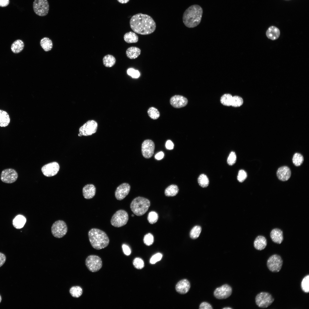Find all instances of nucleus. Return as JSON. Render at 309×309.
Instances as JSON below:
<instances>
[{
  "label": "nucleus",
  "mask_w": 309,
  "mask_h": 309,
  "mask_svg": "<svg viewBox=\"0 0 309 309\" xmlns=\"http://www.w3.org/2000/svg\"><path fill=\"white\" fill-rule=\"evenodd\" d=\"M98 124L95 120H90L82 126L79 128L78 136H88L92 135L96 131Z\"/></svg>",
  "instance_id": "nucleus-11"
},
{
  "label": "nucleus",
  "mask_w": 309,
  "mask_h": 309,
  "mask_svg": "<svg viewBox=\"0 0 309 309\" xmlns=\"http://www.w3.org/2000/svg\"><path fill=\"white\" fill-rule=\"evenodd\" d=\"M158 219V215L155 212L152 211L148 214L147 219L150 224H153L156 223Z\"/></svg>",
  "instance_id": "nucleus-40"
},
{
  "label": "nucleus",
  "mask_w": 309,
  "mask_h": 309,
  "mask_svg": "<svg viewBox=\"0 0 309 309\" xmlns=\"http://www.w3.org/2000/svg\"><path fill=\"white\" fill-rule=\"evenodd\" d=\"M304 161V158L302 155L300 153H295L293 157L292 161L293 164L296 166L301 165Z\"/></svg>",
  "instance_id": "nucleus-36"
},
{
  "label": "nucleus",
  "mask_w": 309,
  "mask_h": 309,
  "mask_svg": "<svg viewBox=\"0 0 309 309\" xmlns=\"http://www.w3.org/2000/svg\"><path fill=\"white\" fill-rule=\"evenodd\" d=\"M274 299L269 293L262 292L258 294L255 298L256 305L259 307L265 308L270 306Z\"/></svg>",
  "instance_id": "nucleus-7"
},
{
  "label": "nucleus",
  "mask_w": 309,
  "mask_h": 309,
  "mask_svg": "<svg viewBox=\"0 0 309 309\" xmlns=\"http://www.w3.org/2000/svg\"><path fill=\"white\" fill-rule=\"evenodd\" d=\"M283 263V260L279 255L274 254L268 258L267 265L270 271L273 272H277L281 269Z\"/></svg>",
  "instance_id": "nucleus-10"
},
{
  "label": "nucleus",
  "mask_w": 309,
  "mask_h": 309,
  "mask_svg": "<svg viewBox=\"0 0 309 309\" xmlns=\"http://www.w3.org/2000/svg\"><path fill=\"white\" fill-rule=\"evenodd\" d=\"M236 156L235 152L232 151L230 153L227 159V164L229 165H232L235 163Z\"/></svg>",
  "instance_id": "nucleus-43"
},
{
  "label": "nucleus",
  "mask_w": 309,
  "mask_h": 309,
  "mask_svg": "<svg viewBox=\"0 0 309 309\" xmlns=\"http://www.w3.org/2000/svg\"><path fill=\"white\" fill-rule=\"evenodd\" d=\"M51 230L52 235L54 237L59 238L63 237L66 234L68 228L64 221L59 220L53 224Z\"/></svg>",
  "instance_id": "nucleus-8"
},
{
  "label": "nucleus",
  "mask_w": 309,
  "mask_h": 309,
  "mask_svg": "<svg viewBox=\"0 0 309 309\" xmlns=\"http://www.w3.org/2000/svg\"><path fill=\"white\" fill-rule=\"evenodd\" d=\"M23 42L20 39H17L14 41L11 45V49L14 53L17 54L21 52L24 47Z\"/></svg>",
  "instance_id": "nucleus-28"
},
{
  "label": "nucleus",
  "mask_w": 309,
  "mask_h": 309,
  "mask_svg": "<svg viewBox=\"0 0 309 309\" xmlns=\"http://www.w3.org/2000/svg\"><path fill=\"white\" fill-rule=\"evenodd\" d=\"M133 264L134 267L138 269H141L144 266L143 260L140 258H135L133 261Z\"/></svg>",
  "instance_id": "nucleus-41"
},
{
  "label": "nucleus",
  "mask_w": 309,
  "mask_h": 309,
  "mask_svg": "<svg viewBox=\"0 0 309 309\" xmlns=\"http://www.w3.org/2000/svg\"><path fill=\"white\" fill-rule=\"evenodd\" d=\"M96 188L93 184H87L82 189V193L84 197L86 199H90L95 196Z\"/></svg>",
  "instance_id": "nucleus-20"
},
{
  "label": "nucleus",
  "mask_w": 309,
  "mask_h": 309,
  "mask_svg": "<svg viewBox=\"0 0 309 309\" xmlns=\"http://www.w3.org/2000/svg\"><path fill=\"white\" fill-rule=\"evenodd\" d=\"M89 241L93 248L97 250L104 248L109 243V239L105 232L97 228H92L88 232Z\"/></svg>",
  "instance_id": "nucleus-3"
},
{
  "label": "nucleus",
  "mask_w": 309,
  "mask_h": 309,
  "mask_svg": "<svg viewBox=\"0 0 309 309\" xmlns=\"http://www.w3.org/2000/svg\"><path fill=\"white\" fill-rule=\"evenodd\" d=\"M128 74L134 78H137L140 76L139 72L132 68H129L127 70Z\"/></svg>",
  "instance_id": "nucleus-45"
},
{
  "label": "nucleus",
  "mask_w": 309,
  "mask_h": 309,
  "mask_svg": "<svg viewBox=\"0 0 309 309\" xmlns=\"http://www.w3.org/2000/svg\"><path fill=\"white\" fill-rule=\"evenodd\" d=\"M198 182L199 185L202 187H207L209 183L208 178L204 174H201L199 176L198 178Z\"/></svg>",
  "instance_id": "nucleus-35"
},
{
  "label": "nucleus",
  "mask_w": 309,
  "mask_h": 309,
  "mask_svg": "<svg viewBox=\"0 0 309 309\" xmlns=\"http://www.w3.org/2000/svg\"><path fill=\"white\" fill-rule=\"evenodd\" d=\"M141 50L139 48L132 46L128 48L126 51V54L127 57L131 59L137 58L140 54Z\"/></svg>",
  "instance_id": "nucleus-24"
},
{
  "label": "nucleus",
  "mask_w": 309,
  "mask_h": 309,
  "mask_svg": "<svg viewBox=\"0 0 309 309\" xmlns=\"http://www.w3.org/2000/svg\"><path fill=\"white\" fill-rule=\"evenodd\" d=\"M134 215H133V214H132V217H134Z\"/></svg>",
  "instance_id": "nucleus-56"
},
{
  "label": "nucleus",
  "mask_w": 309,
  "mask_h": 309,
  "mask_svg": "<svg viewBox=\"0 0 309 309\" xmlns=\"http://www.w3.org/2000/svg\"><path fill=\"white\" fill-rule=\"evenodd\" d=\"M203 13V10L201 6L197 4L191 5L183 13V23L188 28L195 27L201 22Z\"/></svg>",
  "instance_id": "nucleus-2"
},
{
  "label": "nucleus",
  "mask_w": 309,
  "mask_h": 309,
  "mask_svg": "<svg viewBox=\"0 0 309 309\" xmlns=\"http://www.w3.org/2000/svg\"><path fill=\"white\" fill-rule=\"evenodd\" d=\"M188 102L187 99L180 95H175L172 96L170 100L171 105L173 107L179 108L186 106Z\"/></svg>",
  "instance_id": "nucleus-17"
},
{
  "label": "nucleus",
  "mask_w": 309,
  "mask_h": 309,
  "mask_svg": "<svg viewBox=\"0 0 309 309\" xmlns=\"http://www.w3.org/2000/svg\"><path fill=\"white\" fill-rule=\"evenodd\" d=\"M190 284L189 281L184 279L181 280L177 284L175 289L177 292L181 294L187 293L189 290Z\"/></svg>",
  "instance_id": "nucleus-18"
},
{
  "label": "nucleus",
  "mask_w": 309,
  "mask_h": 309,
  "mask_svg": "<svg viewBox=\"0 0 309 309\" xmlns=\"http://www.w3.org/2000/svg\"><path fill=\"white\" fill-rule=\"evenodd\" d=\"M301 288L303 292L306 293L309 292V275L306 276L302 279L301 283Z\"/></svg>",
  "instance_id": "nucleus-38"
},
{
  "label": "nucleus",
  "mask_w": 309,
  "mask_h": 309,
  "mask_svg": "<svg viewBox=\"0 0 309 309\" xmlns=\"http://www.w3.org/2000/svg\"><path fill=\"white\" fill-rule=\"evenodd\" d=\"M147 113L151 119L156 120L160 116V113L156 108L151 107L149 108L147 110Z\"/></svg>",
  "instance_id": "nucleus-33"
},
{
  "label": "nucleus",
  "mask_w": 309,
  "mask_h": 309,
  "mask_svg": "<svg viewBox=\"0 0 309 309\" xmlns=\"http://www.w3.org/2000/svg\"><path fill=\"white\" fill-rule=\"evenodd\" d=\"M130 189V185L127 183H123L119 186L115 192L116 199L118 200L124 199L128 194Z\"/></svg>",
  "instance_id": "nucleus-16"
},
{
  "label": "nucleus",
  "mask_w": 309,
  "mask_h": 309,
  "mask_svg": "<svg viewBox=\"0 0 309 309\" xmlns=\"http://www.w3.org/2000/svg\"><path fill=\"white\" fill-rule=\"evenodd\" d=\"M10 122V118L8 113L5 110L0 109V127L7 126Z\"/></svg>",
  "instance_id": "nucleus-25"
},
{
  "label": "nucleus",
  "mask_w": 309,
  "mask_h": 309,
  "mask_svg": "<svg viewBox=\"0 0 309 309\" xmlns=\"http://www.w3.org/2000/svg\"><path fill=\"white\" fill-rule=\"evenodd\" d=\"M179 191L178 186L172 185L167 187L165 191V195L168 197H173L176 195Z\"/></svg>",
  "instance_id": "nucleus-31"
},
{
  "label": "nucleus",
  "mask_w": 309,
  "mask_h": 309,
  "mask_svg": "<svg viewBox=\"0 0 309 309\" xmlns=\"http://www.w3.org/2000/svg\"><path fill=\"white\" fill-rule=\"evenodd\" d=\"M9 3V0H0V6L5 7L7 6Z\"/></svg>",
  "instance_id": "nucleus-52"
},
{
  "label": "nucleus",
  "mask_w": 309,
  "mask_h": 309,
  "mask_svg": "<svg viewBox=\"0 0 309 309\" xmlns=\"http://www.w3.org/2000/svg\"><path fill=\"white\" fill-rule=\"evenodd\" d=\"M201 230V228L200 226L196 225L194 226L190 232V237L193 239L197 238L199 237Z\"/></svg>",
  "instance_id": "nucleus-37"
},
{
  "label": "nucleus",
  "mask_w": 309,
  "mask_h": 309,
  "mask_svg": "<svg viewBox=\"0 0 309 309\" xmlns=\"http://www.w3.org/2000/svg\"><path fill=\"white\" fill-rule=\"evenodd\" d=\"M277 175L278 179L282 181L288 180L291 175V171L290 168L286 166L279 168L277 172Z\"/></svg>",
  "instance_id": "nucleus-19"
},
{
  "label": "nucleus",
  "mask_w": 309,
  "mask_h": 309,
  "mask_svg": "<svg viewBox=\"0 0 309 309\" xmlns=\"http://www.w3.org/2000/svg\"><path fill=\"white\" fill-rule=\"evenodd\" d=\"M223 309H232V308H231L228 307H226L224 308H223Z\"/></svg>",
  "instance_id": "nucleus-54"
},
{
  "label": "nucleus",
  "mask_w": 309,
  "mask_h": 309,
  "mask_svg": "<svg viewBox=\"0 0 309 309\" xmlns=\"http://www.w3.org/2000/svg\"><path fill=\"white\" fill-rule=\"evenodd\" d=\"M18 177V175L14 169L9 168L4 169L1 174V180L4 183H12L15 182Z\"/></svg>",
  "instance_id": "nucleus-12"
},
{
  "label": "nucleus",
  "mask_w": 309,
  "mask_h": 309,
  "mask_svg": "<svg viewBox=\"0 0 309 309\" xmlns=\"http://www.w3.org/2000/svg\"><path fill=\"white\" fill-rule=\"evenodd\" d=\"M243 103V99L240 97L235 96H233L231 106L233 107H239Z\"/></svg>",
  "instance_id": "nucleus-39"
},
{
  "label": "nucleus",
  "mask_w": 309,
  "mask_h": 309,
  "mask_svg": "<svg viewBox=\"0 0 309 309\" xmlns=\"http://www.w3.org/2000/svg\"><path fill=\"white\" fill-rule=\"evenodd\" d=\"M130 24L134 31L142 35L153 33L156 27V23L151 16L141 13L133 15L130 20Z\"/></svg>",
  "instance_id": "nucleus-1"
},
{
  "label": "nucleus",
  "mask_w": 309,
  "mask_h": 309,
  "mask_svg": "<svg viewBox=\"0 0 309 309\" xmlns=\"http://www.w3.org/2000/svg\"><path fill=\"white\" fill-rule=\"evenodd\" d=\"M150 202L147 199L140 197L134 199L130 204V208L133 213L138 216H141L148 211Z\"/></svg>",
  "instance_id": "nucleus-4"
},
{
  "label": "nucleus",
  "mask_w": 309,
  "mask_h": 309,
  "mask_svg": "<svg viewBox=\"0 0 309 309\" xmlns=\"http://www.w3.org/2000/svg\"><path fill=\"white\" fill-rule=\"evenodd\" d=\"M174 145L173 143L170 140L167 141L165 144L166 148L169 150L173 149L174 148Z\"/></svg>",
  "instance_id": "nucleus-49"
},
{
  "label": "nucleus",
  "mask_w": 309,
  "mask_h": 309,
  "mask_svg": "<svg viewBox=\"0 0 309 309\" xmlns=\"http://www.w3.org/2000/svg\"><path fill=\"white\" fill-rule=\"evenodd\" d=\"M247 175L246 172L243 170H240L238 172L237 179L241 183L243 182L247 178Z\"/></svg>",
  "instance_id": "nucleus-44"
},
{
  "label": "nucleus",
  "mask_w": 309,
  "mask_h": 309,
  "mask_svg": "<svg viewBox=\"0 0 309 309\" xmlns=\"http://www.w3.org/2000/svg\"><path fill=\"white\" fill-rule=\"evenodd\" d=\"M124 39L126 42L129 43H136L138 41V37L135 33L130 31L125 34Z\"/></svg>",
  "instance_id": "nucleus-27"
},
{
  "label": "nucleus",
  "mask_w": 309,
  "mask_h": 309,
  "mask_svg": "<svg viewBox=\"0 0 309 309\" xmlns=\"http://www.w3.org/2000/svg\"><path fill=\"white\" fill-rule=\"evenodd\" d=\"M70 293L73 297L78 298L80 297L82 294V288L79 286H74L72 287L70 290Z\"/></svg>",
  "instance_id": "nucleus-32"
},
{
  "label": "nucleus",
  "mask_w": 309,
  "mask_h": 309,
  "mask_svg": "<svg viewBox=\"0 0 309 309\" xmlns=\"http://www.w3.org/2000/svg\"><path fill=\"white\" fill-rule=\"evenodd\" d=\"M162 257V255L161 253H157L154 255L151 258L150 261V263L152 264H154L160 260Z\"/></svg>",
  "instance_id": "nucleus-46"
},
{
  "label": "nucleus",
  "mask_w": 309,
  "mask_h": 309,
  "mask_svg": "<svg viewBox=\"0 0 309 309\" xmlns=\"http://www.w3.org/2000/svg\"><path fill=\"white\" fill-rule=\"evenodd\" d=\"M122 250L124 253L126 255H129L131 253V250L130 247L127 245L124 244L122 245Z\"/></svg>",
  "instance_id": "nucleus-47"
},
{
  "label": "nucleus",
  "mask_w": 309,
  "mask_h": 309,
  "mask_svg": "<svg viewBox=\"0 0 309 309\" xmlns=\"http://www.w3.org/2000/svg\"><path fill=\"white\" fill-rule=\"evenodd\" d=\"M120 3L123 4L128 3L130 0H117Z\"/></svg>",
  "instance_id": "nucleus-53"
},
{
  "label": "nucleus",
  "mask_w": 309,
  "mask_h": 309,
  "mask_svg": "<svg viewBox=\"0 0 309 309\" xmlns=\"http://www.w3.org/2000/svg\"><path fill=\"white\" fill-rule=\"evenodd\" d=\"M33 8L35 13L40 16H44L48 13L49 5L47 0H35Z\"/></svg>",
  "instance_id": "nucleus-9"
},
{
  "label": "nucleus",
  "mask_w": 309,
  "mask_h": 309,
  "mask_svg": "<svg viewBox=\"0 0 309 309\" xmlns=\"http://www.w3.org/2000/svg\"><path fill=\"white\" fill-rule=\"evenodd\" d=\"M128 220V215L125 211L121 209L116 211L112 216L110 221L114 227H119L125 225Z\"/></svg>",
  "instance_id": "nucleus-5"
},
{
  "label": "nucleus",
  "mask_w": 309,
  "mask_h": 309,
  "mask_svg": "<svg viewBox=\"0 0 309 309\" xmlns=\"http://www.w3.org/2000/svg\"><path fill=\"white\" fill-rule=\"evenodd\" d=\"M26 222V219L25 217L21 215H18L13 219V224L15 228L20 229L23 227Z\"/></svg>",
  "instance_id": "nucleus-26"
},
{
  "label": "nucleus",
  "mask_w": 309,
  "mask_h": 309,
  "mask_svg": "<svg viewBox=\"0 0 309 309\" xmlns=\"http://www.w3.org/2000/svg\"><path fill=\"white\" fill-rule=\"evenodd\" d=\"M60 169L59 164L56 162H53L43 166L41 170L43 174L45 176L50 177L56 175Z\"/></svg>",
  "instance_id": "nucleus-15"
},
{
  "label": "nucleus",
  "mask_w": 309,
  "mask_h": 309,
  "mask_svg": "<svg viewBox=\"0 0 309 309\" xmlns=\"http://www.w3.org/2000/svg\"><path fill=\"white\" fill-rule=\"evenodd\" d=\"M267 245V241L266 238L263 236H257L254 242V246L255 249L261 250L265 249Z\"/></svg>",
  "instance_id": "nucleus-22"
},
{
  "label": "nucleus",
  "mask_w": 309,
  "mask_h": 309,
  "mask_svg": "<svg viewBox=\"0 0 309 309\" xmlns=\"http://www.w3.org/2000/svg\"><path fill=\"white\" fill-rule=\"evenodd\" d=\"M40 44L41 47L45 52L49 51L52 48V41L47 37H44L41 39L40 41Z\"/></svg>",
  "instance_id": "nucleus-30"
},
{
  "label": "nucleus",
  "mask_w": 309,
  "mask_h": 309,
  "mask_svg": "<svg viewBox=\"0 0 309 309\" xmlns=\"http://www.w3.org/2000/svg\"><path fill=\"white\" fill-rule=\"evenodd\" d=\"M270 236L272 241L278 244L281 243L283 240V232L279 229H273L270 232Z\"/></svg>",
  "instance_id": "nucleus-21"
},
{
  "label": "nucleus",
  "mask_w": 309,
  "mask_h": 309,
  "mask_svg": "<svg viewBox=\"0 0 309 309\" xmlns=\"http://www.w3.org/2000/svg\"><path fill=\"white\" fill-rule=\"evenodd\" d=\"M102 61L104 65L107 67H112L115 64L116 61L115 57L110 54H108L104 56L103 58Z\"/></svg>",
  "instance_id": "nucleus-29"
},
{
  "label": "nucleus",
  "mask_w": 309,
  "mask_h": 309,
  "mask_svg": "<svg viewBox=\"0 0 309 309\" xmlns=\"http://www.w3.org/2000/svg\"><path fill=\"white\" fill-rule=\"evenodd\" d=\"M232 292L231 287L228 284H225L216 288L214 292V295L217 299H225L231 295Z\"/></svg>",
  "instance_id": "nucleus-14"
},
{
  "label": "nucleus",
  "mask_w": 309,
  "mask_h": 309,
  "mask_svg": "<svg viewBox=\"0 0 309 309\" xmlns=\"http://www.w3.org/2000/svg\"><path fill=\"white\" fill-rule=\"evenodd\" d=\"M199 309H212L213 308L210 304L206 302H203L200 305Z\"/></svg>",
  "instance_id": "nucleus-48"
},
{
  "label": "nucleus",
  "mask_w": 309,
  "mask_h": 309,
  "mask_svg": "<svg viewBox=\"0 0 309 309\" xmlns=\"http://www.w3.org/2000/svg\"><path fill=\"white\" fill-rule=\"evenodd\" d=\"M266 34L268 38L274 40L279 38L280 32L279 29L277 27L274 26H271L268 29Z\"/></svg>",
  "instance_id": "nucleus-23"
},
{
  "label": "nucleus",
  "mask_w": 309,
  "mask_h": 309,
  "mask_svg": "<svg viewBox=\"0 0 309 309\" xmlns=\"http://www.w3.org/2000/svg\"><path fill=\"white\" fill-rule=\"evenodd\" d=\"M85 264L88 269L90 272H98L102 268V261L101 258L95 255L88 256L85 260Z\"/></svg>",
  "instance_id": "nucleus-6"
},
{
  "label": "nucleus",
  "mask_w": 309,
  "mask_h": 309,
  "mask_svg": "<svg viewBox=\"0 0 309 309\" xmlns=\"http://www.w3.org/2000/svg\"><path fill=\"white\" fill-rule=\"evenodd\" d=\"M1 300H2L1 297V295H0V303L1 302Z\"/></svg>",
  "instance_id": "nucleus-55"
},
{
  "label": "nucleus",
  "mask_w": 309,
  "mask_h": 309,
  "mask_svg": "<svg viewBox=\"0 0 309 309\" xmlns=\"http://www.w3.org/2000/svg\"><path fill=\"white\" fill-rule=\"evenodd\" d=\"M144 243L146 245H152L154 242V237L152 234L148 233L145 235L143 238Z\"/></svg>",
  "instance_id": "nucleus-42"
},
{
  "label": "nucleus",
  "mask_w": 309,
  "mask_h": 309,
  "mask_svg": "<svg viewBox=\"0 0 309 309\" xmlns=\"http://www.w3.org/2000/svg\"><path fill=\"white\" fill-rule=\"evenodd\" d=\"M6 260V257L5 255L0 252V267L4 264Z\"/></svg>",
  "instance_id": "nucleus-50"
},
{
  "label": "nucleus",
  "mask_w": 309,
  "mask_h": 309,
  "mask_svg": "<svg viewBox=\"0 0 309 309\" xmlns=\"http://www.w3.org/2000/svg\"><path fill=\"white\" fill-rule=\"evenodd\" d=\"M233 96L230 94H225L221 97L220 101L224 105L231 106Z\"/></svg>",
  "instance_id": "nucleus-34"
},
{
  "label": "nucleus",
  "mask_w": 309,
  "mask_h": 309,
  "mask_svg": "<svg viewBox=\"0 0 309 309\" xmlns=\"http://www.w3.org/2000/svg\"><path fill=\"white\" fill-rule=\"evenodd\" d=\"M164 156V154L163 152H159L157 153L155 156V158L157 160H160L162 159Z\"/></svg>",
  "instance_id": "nucleus-51"
},
{
  "label": "nucleus",
  "mask_w": 309,
  "mask_h": 309,
  "mask_svg": "<svg viewBox=\"0 0 309 309\" xmlns=\"http://www.w3.org/2000/svg\"><path fill=\"white\" fill-rule=\"evenodd\" d=\"M155 148L154 142L151 140H144L142 144L141 150L143 156L145 158L149 159L153 155Z\"/></svg>",
  "instance_id": "nucleus-13"
}]
</instances>
